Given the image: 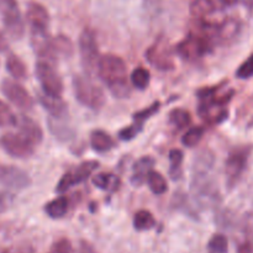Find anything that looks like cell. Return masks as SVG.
Returning a JSON list of instances; mask_svg holds the SVG:
<instances>
[{
  "label": "cell",
  "mask_w": 253,
  "mask_h": 253,
  "mask_svg": "<svg viewBox=\"0 0 253 253\" xmlns=\"http://www.w3.org/2000/svg\"><path fill=\"white\" fill-rule=\"evenodd\" d=\"M73 90L76 99L93 110H99L105 104V94L103 89L88 76L77 74L73 77Z\"/></svg>",
  "instance_id": "6da1fadb"
},
{
  "label": "cell",
  "mask_w": 253,
  "mask_h": 253,
  "mask_svg": "<svg viewBox=\"0 0 253 253\" xmlns=\"http://www.w3.org/2000/svg\"><path fill=\"white\" fill-rule=\"evenodd\" d=\"M96 72H98L99 78L104 83L108 84V86L119 82L127 81L126 79L127 67H126L125 61L115 54H105V56L99 57Z\"/></svg>",
  "instance_id": "7a4b0ae2"
},
{
  "label": "cell",
  "mask_w": 253,
  "mask_h": 253,
  "mask_svg": "<svg viewBox=\"0 0 253 253\" xmlns=\"http://www.w3.org/2000/svg\"><path fill=\"white\" fill-rule=\"evenodd\" d=\"M251 152L252 146H239L229 153L225 162V174H226V183L229 188H234L241 179Z\"/></svg>",
  "instance_id": "3957f363"
},
{
  "label": "cell",
  "mask_w": 253,
  "mask_h": 253,
  "mask_svg": "<svg viewBox=\"0 0 253 253\" xmlns=\"http://www.w3.org/2000/svg\"><path fill=\"white\" fill-rule=\"evenodd\" d=\"M211 49V39L207 35H190L177 46V53L187 61H197Z\"/></svg>",
  "instance_id": "277c9868"
},
{
  "label": "cell",
  "mask_w": 253,
  "mask_h": 253,
  "mask_svg": "<svg viewBox=\"0 0 253 253\" xmlns=\"http://www.w3.org/2000/svg\"><path fill=\"white\" fill-rule=\"evenodd\" d=\"M78 46L82 64H83L84 69L88 73H90L94 69H96V64L99 61V47L93 30H83V32L79 36Z\"/></svg>",
  "instance_id": "5b68a950"
},
{
  "label": "cell",
  "mask_w": 253,
  "mask_h": 253,
  "mask_svg": "<svg viewBox=\"0 0 253 253\" xmlns=\"http://www.w3.org/2000/svg\"><path fill=\"white\" fill-rule=\"evenodd\" d=\"M35 72L44 94L51 96H61L63 91V83L56 69L48 62H37Z\"/></svg>",
  "instance_id": "8992f818"
},
{
  "label": "cell",
  "mask_w": 253,
  "mask_h": 253,
  "mask_svg": "<svg viewBox=\"0 0 253 253\" xmlns=\"http://www.w3.org/2000/svg\"><path fill=\"white\" fill-rule=\"evenodd\" d=\"M2 24L12 40H20L25 34V25L15 0H5L1 4Z\"/></svg>",
  "instance_id": "52a82bcc"
},
{
  "label": "cell",
  "mask_w": 253,
  "mask_h": 253,
  "mask_svg": "<svg viewBox=\"0 0 253 253\" xmlns=\"http://www.w3.org/2000/svg\"><path fill=\"white\" fill-rule=\"evenodd\" d=\"M0 142L5 152L9 153L11 157L25 160V158L31 157L34 153L35 145L20 132L4 133L0 138Z\"/></svg>",
  "instance_id": "ba28073f"
},
{
  "label": "cell",
  "mask_w": 253,
  "mask_h": 253,
  "mask_svg": "<svg viewBox=\"0 0 253 253\" xmlns=\"http://www.w3.org/2000/svg\"><path fill=\"white\" fill-rule=\"evenodd\" d=\"M98 167L99 162H96V161H85V162L81 163L77 168L64 173V175L59 179L58 184H57L56 192L64 193L74 185L85 182Z\"/></svg>",
  "instance_id": "9c48e42d"
},
{
  "label": "cell",
  "mask_w": 253,
  "mask_h": 253,
  "mask_svg": "<svg viewBox=\"0 0 253 253\" xmlns=\"http://www.w3.org/2000/svg\"><path fill=\"white\" fill-rule=\"evenodd\" d=\"M1 91L7 100L14 104L17 109L22 111L31 110L34 106V99L29 91L15 81L5 79L1 83Z\"/></svg>",
  "instance_id": "30bf717a"
},
{
  "label": "cell",
  "mask_w": 253,
  "mask_h": 253,
  "mask_svg": "<svg viewBox=\"0 0 253 253\" xmlns=\"http://www.w3.org/2000/svg\"><path fill=\"white\" fill-rule=\"evenodd\" d=\"M146 59L155 68L160 71H172L174 69V61L172 58L169 46L166 42L158 41L146 51Z\"/></svg>",
  "instance_id": "8fae6325"
},
{
  "label": "cell",
  "mask_w": 253,
  "mask_h": 253,
  "mask_svg": "<svg viewBox=\"0 0 253 253\" xmlns=\"http://www.w3.org/2000/svg\"><path fill=\"white\" fill-rule=\"evenodd\" d=\"M0 184L10 189H25L31 184L29 174L14 166L0 165Z\"/></svg>",
  "instance_id": "7c38bea8"
},
{
  "label": "cell",
  "mask_w": 253,
  "mask_h": 253,
  "mask_svg": "<svg viewBox=\"0 0 253 253\" xmlns=\"http://www.w3.org/2000/svg\"><path fill=\"white\" fill-rule=\"evenodd\" d=\"M27 22L31 27V32H47L49 26V15L43 5L32 1L27 5Z\"/></svg>",
  "instance_id": "4fadbf2b"
},
{
  "label": "cell",
  "mask_w": 253,
  "mask_h": 253,
  "mask_svg": "<svg viewBox=\"0 0 253 253\" xmlns=\"http://www.w3.org/2000/svg\"><path fill=\"white\" fill-rule=\"evenodd\" d=\"M39 101L52 119L61 120L68 115V106L61 96H51L43 93L39 95Z\"/></svg>",
  "instance_id": "5bb4252c"
},
{
  "label": "cell",
  "mask_w": 253,
  "mask_h": 253,
  "mask_svg": "<svg viewBox=\"0 0 253 253\" xmlns=\"http://www.w3.org/2000/svg\"><path fill=\"white\" fill-rule=\"evenodd\" d=\"M16 125L19 126V132L21 133V135H24L27 140L31 141L34 145H39L42 141V138H43V132H42L39 124L35 123V121L32 120V119H30L29 116H20V118L17 119Z\"/></svg>",
  "instance_id": "9a60e30c"
},
{
  "label": "cell",
  "mask_w": 253,
  "mask_h": 253,
  "mask_svg": "<svg viewBox=\"0 0 253 253\" xmlns=\"http://www.w3.org/2000/svg\"><path fill=\"white\" fill-rule=\"evenodd\" d=\"M241 31V22L236 19H227L222 24L216 25L215 39L221 43L232 42Z\"/></svg>",
  "instance_id": "2e32d148"
},
{
  "label": "cell",
  "mask_w": 253,
  "mask_h": 253,
  "mask_svg": "<svg viewBox=\"0 0 253 253\" xmlns=\"http://www.w3.org/2000/svg\"><path fill=\"white\" fill-rule=\"evenodd\" d=\"M153 166H155V160L150 156H145L141 157L140 160L136 161L135 166H133V173L131 182L133 185H141L146 180L148 173L152 170Z\"/></svg>",
  "instance_id": "e0dca14e"
},
{
  "label": "cell",
  "mask_w": 253,
  "mask_h": 253,
  "mask_svg": "<svg viewBox=\"0 0 253 253\" xmlns=\"http://www.w3.org/2000/svg\"><path fill=\"white\" fill-rule=\"evenodd\" d=\"M51 48L56 59L59 56L64 57V58H69L74 52L73 42L71 41L69 37L64 36V35H58V36L51 40Z\"/></svg>",
  "instance_id": "ac0fdd59"
},
{
  "label": "cell",
  "mask_w": 253,
  "mask_h": 253,
  "mask_svg": "<svg viewBox=\"0 0 253 253\" xmlns=\"http://www.w3.org/2000/svg\"><path fill=\"white\" fill-rule=\"evenodd\" d=\"M90 145L94 151L99 153H104L108 152L114 147V140L105 131L95 130L90 135Z\"/></svg>",
  "instance_id": "d6986e66"
},
{
  "label": "cell",
  "mask_w": 253,
  "mask_h": 253,
  "mask_svg": "<svg viewBox=\"0 0 253 253\" xmlns=\"http://www.w3.org/2000/svg\"><path fill=\"white\" fill-rule=\"evenodd\" d=\"M69 209V203L66 197H58L52 202L47 203L44 211L51 219H61L67 214Z\"/></svg>",
  "instance_id": "ffe728a7"
},
{
  "label": "cell",
  "mask_w": 253,
  "mask_h": 253,
  "mask_svg": "<svg viewBox=\"0 0 253 253\" xmlns=\"http://www.w3.org/2000/svg\"><path fill=\"white\" fill-rule=\"evenodd\" d=\"M5 64H6V71L9 72V74L12 78L16 79V81H24V79H26V66H25L24 62L21 61V58L17 57L16 54H9L6 58V63Z\"/></svg>",
  "instance_id": "44dd1931"
},
{
  "label": "cell",
  "mask_w": 253,
  "mask_h": 253,
  "mask_svg": "<svg viewBox=\"0 0 253 253\" xmlns=\"http://www.w3.org/2000/svg\"><path fill=\"white\" fill-rule=\"evenodd\" d=\"M132 224L136 231H148L156 226V219L148 210H138L133 216Z\"/></svg>",
  "instance_id": "7402d4cb"
},
{
  "label": "cell",
  "mask_w": 253,
  "mask_h": 253,
  "mask_svg": "<svg viewBox=\"0 0 253 253\" xmlns=\"http://www.w3.org/2000/svg\"><path fill=\"white\" fill-rule=\"evenodd\" d=\"M214 11L215 2L212 0H194L190 5V12L198 20H203Z\"/></svg>",
  "instance_id": "603a6c76"
},
{
  "label": "cell",
  "mask_w": 253,
  "mask_h": 253,
  "mask_svg": "<svg viewBox=\"0 0 253 253\" xmlns=\"http://www.w3.org/2000/svg\"><path fill=\"white\" fill-rule=\"evenodd\" d=\"M146 180H147L148 187H150L151 192H152L153 194L162 195L168 190L167 180L165 179V177H163L160 172L151 170L147 174V177H146Z\"/></svg>",
  "instance_id": "cb8c5ba5"
},
{
  "label": "cell",
  "mask_w": 253,
  "mask_h": 253,
  "mask_svg": "<svg viewBox=\"0 0 253 253\" xmlns=\"http://www.w3.org/2000/svg\"><path fill=\"white\" fill-rule=\"evenodd\" d=\"M169 124L177 130H183L192 123L190 113L185 109H173L169 113Z\"/></svg>",
  "instance_id": "d4e9b609"
},
{
  "label": "cell",
  "mask_w": 253,
  "mask_h": 253,
  "mask_svg": "<svg viewBox=\"0 0 253 253\" xmlns=\"http://www.w3.org/2000/svg\"><path fill=\"white\" fill-rule=\"evenodd\" d=\"M93 183L96 188L101 190H115L119 187V178L111 173H99L94 175Z\"/></svg>",
  "instance_id": "484cf974"
},
{
  "label": "cell",
  "mask_w": 253,
  "mask_h": 253,
  "mask_svg": "<svg viewBox=\"0 0 253 253\" xmlns=\"http://www.w3.org/2000/svg\"><path fill=\"white\" fill-rule=\"evenodd\" d=\"M151 81V74L148 69L143 68V67H138V68L133 69L131 73V83L138 90H145L148 86Z\"/></svg>",
  "instance_id": "4316f807"
},
{
  "label": "cell",
  "mask_w": 253,
  "mask_h": 253,
  "mask_svg": "<svg viewBox=\"0 0 253 253\" xmlns=\"http://www.w3.org/2000/svg\"><path fill=\"white\" fill-rule=\"evenodd\" d=\"M207 253H229V240L225 235L216 234L209 240Z\"/></svg>",
  "instance_id": "83f0119b"
},
{
  "label": "cell",
  "mask_w": 253,
  "mask_h": 253,
  "mask_svg": "<svg viewBox=\"0 0 253 253\" xmlns=\"http://www.w3.org/2000/svg\"><path fill=\"white\" fill-rule=\"evenodd\" d=\"M48 125H49V130H51V132L53 133L57 138H59V140L67 141L69 140V138L73 137V131H72L69 127H67L66 125L59 123L57 119H54V121L52 120V119H49Z\"/></svg>",
  "instance_id": "f1b7e54d"
},
{
  "label": "cell",
  "mask_w": 253,
  "mask_h": 253,
  "mask_svg": "<svg viewBox=\"0 0 253 253\" xmlns=\"http://www.w3.org/2000/svg\"><path fill=\"white\" fill-rule=\"evenodd\" d=\"M17 123V118L10 106L5 104L4 101L0 100V127H10L15 126Z\"/></svg>",
  "instance_id": "f546056e"
},
{
  "label": "cell",
  "mask_w": 253,
  "mask_h": 253,
  "mask_svg": "<svg viewBox=\"0 0 253 253\" xmlns=\"http://www.w3.org/2000/svg\"><path fill=\"white\" fill-rule=\"evenodd\" d=\"M203 136H204V128L203 127H192L184 133L182 138V142L185 147H194L198 143L202 141Z\"/></svg>",
  "instance_id": "4dcf8cb0"
},
{
  "label": "cell",
  "mask_w": 253,
  "mask_h": 253,
  "mask_svg": "<svg viewBox=\"0 0 253 253\" xmlns=\"http://www.w3.org/2000/svg\"><path fill=\"white\" fill-rule=\"evenodd\" d=\"M183 158L184 155L180 150L174 148L169 152V161H170V175H172L173 179L175 178H179L180 174V166L183 163Z\"/></svg>",
  "instance_id": "1f68e13d"
},
{
  "label": "cell",
  "mask_w": 253,
  "mask_h": 253,
  "mask_svg": "<svg viewBox=\"0 0 253 253\" xmlns=\"http://www.w3.org/2000/svg\"><path fill=\"white\" fill-rule=\"evenodd\" d=\"M160 108H161L160 101H155L152 105L147 106L146 109H142V110H140V111H137V113L133 114V121L137 124H141V125H143L146 120H148L151 116H153L156 113H158Z\"/></svg>",
  "instance_id": "d6a6232c"
},
{
  "label": "cell",
  "mask_w": 253,
  "mask_h": 253,
  "mask_svg": "<svg viewBox=\"0 0 253 253\" xmlns=\"http://www.w3.org/2000/svg\"><path fill=\"white\" fill-rule=\"evenodd\" d=\"M108 88L109 90H110V93L113 94L115 98H119V99L128 98L131 94V86L127 81L119 82V83L113 84V85L108 86Z\"/></svg>",
  "instance_id": "836d02e7"
},
{
  "label": "cell",
  "mask_w": 253,
  "mask_h": 253,
  "mask_svg": "<svg viewBox=\"0 0 253 253\" xmlns=\"http://www.w3.org/2000/svg\"><path fill=\"white\" fill-rule=\"evenodd\" d=\"M142 127L143 125H141V124H137L133 121L132 125L127 126V127L123 128V130L119 132V137L121 138L123 141H131L133 140V138L136 137V136L138 135V133L142 131Z\"/></svg>",
  "instance_id": "e575fe53"
},
{
  "label": "cell",
  "mask_w": 253,
  "mask_h": 253,
  "mask_svg": "<svg viewBox=\"0 0 253 253\" xmlns=\"http://www.w3.org/2000/svg\"><path fill=\"white\" fill-rule=\"evenodd\" d=\"M236 77L239 79H250L253 77V54L249 57L241 66L237 68Z\"/></svg>",
  "instance_id": "d590c367"
},
{
  "label": "cell",
  "mask_w": 253,
  "mask_h": 253,
  "mask_svg": "<svg viewBox=\"0 0 253 253\" xmlns=\"http://www.w3.org/2000/svg\"><path fill=\"white\" fill-rule=\"evenodd\" d=\"M48 253H72V244L67 239L58 240L54 242Z\"/></svg>",
  "instance_id": "8d00e7d4"
},
{
  "label": "cell",
  "mask_w": 253,
  "mask_h": 253,
  "mask_svg": "<svg viewBox=\"0 0 253 253\" xmlns=\"http://www.w3.org/2000/svg\"><path fill=\"white\" fill-rule=\"evenodd\" d=\"M237 253H253V249L251 244L249 242H245V244H241L239 247H237Z\"/></svg>",
  "instance_id": "74e56055"
},
{
  "label": "cell",
  "mask_w": 253,
  "mask_h": 253,
  "mask_svg": "<svg viewBox=\"0 0 253 253\" xmlns=\"http://www.w3.org/2000/svg\"><path fill=\"white\" fill-rule=\"evenodd\" d=\"M9 48V42H7L5 35L0 31V52H5Z\"/></svg>",
  "instance_id": "f35d334b"
},
{
  "label": "cell",
  "mask_w": 253,
  "mask_h": 253,
  "mask_svg": "<svg viewBox=\"0 0 253 253\" xmlns=\"http://www.w3.org/2000/svg\"><path fill=\"white\" fill-rule=\"evenodd\" d=\"M7 203H9V197H7V194H0V212L6 208Z\"/></svg>",
  "instance_id": "ab89813d"
},
{
  "label": "cell",
  "mask_w": 253,
  "mask_h": 253,
  "mask_svg": "<svg viewBox=\"0 0 253 253\" xmlns=\"http://www.w3.org/2000/svg\"><path fill=\"white\" fill-rule=\"evenodd\" d=\"M242 2L249 9H253V0H237V2Z\"/></svg>",
  "instance_id": "60d3db41"
},
{
  "label": "cell",
  "mask_w": 253,
  "mask_h": 253,
  "mask_svg": "<svg viewBox=\"0 0 253 253\" xmlns=\"http://www.w3.org/2000/svg\"><path fill=\"white\" fill-rule=\"evenodd\" d=\"M221 4L226 5V6H232V5H235L237 2V0H219Z\"/></svg>",
  "instance_id": "b9f144b4"
},
{
  "label": "cell",
  "mask_w": 253,
  "mask_h": 253,
  "mask_svg": "<svg viewBox=\"0 0 253 253\" xmlns=\"http://www.w3.org/2000/svg\"><path fill=\"white\" fill-rule=\"evenodd\" d=\"M26 253H29V252H26Z\"/></svg>",
  "instance_id": "7bdbcfd3"
}]
</instances>
